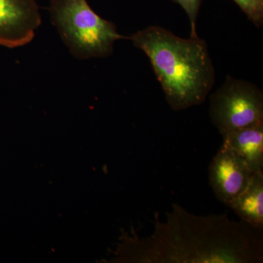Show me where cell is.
<instances>
[{"mask_svg": "<svg viewBox=\"0 0 263 263\" xmlns=\"http://www.w3.org/2000/svg\"><path fill=\"white\" fill-rule=\"evenodd\" d=\"M161 223L145 243L146 262H256L262 247L243 224L226 216H193V231H181L171 220Z\"/></svg>", "mask_w": 263, "mask_h": 263, "instance_id": "1", "label": "cell"}, {"mask_svg": "<svg viewBox=\"0 0 263 263\" xmlns=\"http://www.w3.org/2000/svg\"><path fill=\"white\" fill-rule=\"evenodd\" d=\"M149 59L171 108L176 111L200 105L215 82L207 43L183 39L167 29L151 26L128 37Z\"/></svg>", "mask_w": 263, "mask_h": 263, "instance_id": "2", "label": "cell"}, {"mask_svg": "<svg viewBox=\"0 0 263 263\" xmlns=\"http://www.w3.org/2000/svg\"><path fill=\"white\" fill-rule=\"evenodd\" d=\"M49 12L62 41L79 60L110 56L116 41L128 39L115 24L97 14L87 0H51Z\"/></svg>", "mask_w": 263, "mask_h": 263, "instance_id": "3", "label": "cell"}, {"mask_svg": "<svg viewBox=\"0 0 263 263\" xmlns=\"http://www.w3.org/2000/svg\"><path fill=\"white\" fill-rule=\"evenodd\" d=\"M209 113L221 136L262 123V91L255 84L228 76L211 96Z\"/></svg>", "mask_w": 263, "mask_h": 263, "instance_id": "4", "label": "cell"}, {"mask_svg": "<svg viewBox=\"0 0 263 263\" xmlns=\"http://www.w3.org/2000/svg\"><path fill=\"white\" fill-rule=\"evenodd\" d=\"M41 24L36 0H0V46L15 48L29 44Z\"/></svg>", "mask_w": 263, "mask_h": 263, "instance_id": "5", "label": "cell"}, {"mask_svg": "<svg viewBox=\"0 0 263 263\" xmlns=\"http://www.w3.org/2000/svg\"><path fill=\"white\" fill-rule=\"evenodd\" d=\"M252 174L245 161L222 145L209 165L213 192L228 206L247 188Z\"/></svg>", "mask_w": 263, "mask_h": 263, "instance_id": "6", "label": "cell"}, {"mask_svg": "<svg viewBox=\"0 0 263 263\" xmlns=\"http://www.w3.org/2000/svg\"><path fill=\"white\" fill-rule=\"evenodd\" d=\"M222 146L240 157L253 174L263 171V122L222 136Z\"/></svg>", "mask_w": 263, "mask_h": 263, "instance_id": "7", "label": "cell"}, {"mask_svg": "<svg viewBox=\"0 0 263 263\" xmlns=\"http://www.w3.org/2000/svg\"><path fill=\"white\" fill-rule=\"evenodd\" d=\"M243 222L254 230L263 228V171L252 174L247 188L230 204Z\"/></svg>", "mask_w": 263, "mask_h": 263, "instance_id": "8", "label": "cell"}, {"mask_svg": "<svg viewBox=\"0 0 263 263\" xmlns=\"http://www.w3.org/2000/svg\"><path fill=\"white\" fill-rule=\"evenodd\" d=\"M249 20L260 28L263 24V0H233Z\"/></svg>", "mask_w": 263, "mask_h": 263, "instance_id": "9", "label": "cell"}, {"mask_svg": "<svg viewBox=\"0 0 263 263\" xmlns=\"http://www.w3.org/2000/svg\"><path fill=\"white\" fill-rule=\"evenodd\" d=\"M178 3L187 14L190 22V37H197V20L201 6L202 0H172Z\"/></svg>", "mask_w": 263, "mask_h": 263, "instance_id": "10", "label": "cell"}]
</instances>
